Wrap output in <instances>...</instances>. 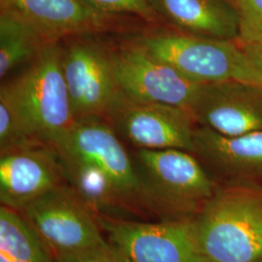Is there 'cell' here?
Masks as SVG:
<instances>
[{
  "mask_svg": "<svg viewBox=\"0 0 262 262\" xmlns=\"http://www.w3.org/2000/svg\"><path fill=\"white\" fill-rule=\"evenodd\" d=\"M198 247L210 262L262 258V188L217 186L193 219Z\"/></svg>",
  "mask_w": 262,
  "mask_h": 262,
  "instance_id": "cell-1",
  "label": "cell"
},
{
  "mask_svg": "<svg viewBox=\"0 0 262 262\" xmlns=\"http://www.w3.org/2000/svg\"><path fill=\"white\" fill-rule=\"evenodd\" d=\"M57 43H49L20 75L3 84L34 145L49 146L75 122Z\"/></svg>",
  "mask_w": 262,
  "mask_h": 262,
  "instance_id": "cell-2",
  "label": "cell"
},
{
  "mask_svg": "<svg viewBox=\"0 0 262 262\" xmlns=\"http://www.w3.org/2000/svg\"><path fill=\"white\" fill-rule=\"evenodd\" d=\"M136 160L155 209L175 220L193 219L219 186L204 164L188 150L138 149Z\"/></svg>",
  "mask_w": 262,
  "mask_h": 262,
  "instance_id": "cell-3",
  "label": "cell"
},
{
  "mask_svg": "<svg viewBox=\"0 0 262 262\" xmlns=\"http://www.w3.org/2000/svg\"><path fill=\"white\" fill-rule=\"evenodd\" d=\"M137 42L196 84L238 80L260 85L235 40L197 37L171 29L152 32Z\"/></svg>",
  "mask_w": 262,
  "mask_h": 262,
  "instance_id": "cell-4",
  "label": "cell"
},
{
  "mask_svg": "<svg viewBox=\"0 0 262 262\" xmlns=\"http://www.w3.org/2000/svg\"><path fill=\"white\" fill-rule=\"evenodd\" d=\"M49 146L57 154L84 160L102 170L128 210H156L120 136L101 117L76 120Z\"/></svg>",
  "mask_w": 262,
  "mask_h": 262,
  "instance_id": "cell-5",
  "label": "cell"
},
{
  "mask_svg": "<svg viewBox=\"0 0 262 262\" xmlns=\"http://www.w3.org/2000/svg\"><path fill=\"white\" fill-rule=\"evenodd\" d=\"M19 212L53 256L75 253L104 241L96 215L69 186L51 189Z\"/></svg>",
  "mask_w": 262,
  "mask_h": 262,
  "instance_id": "cell-6",
  "label": "cell"
},
{
  "mask_svg": "<svg viewBox=\"0 0 262 262\" xmlns=\"http://www.w3.org/2000/svg\"><path fill=\"white\" fill-rule=\"evenodd\" d=\"M107 117L120 138L137 149L194 150L197 124L186 108L135 101L120 94Z\"/></svg>",
  "mask_w": 262,
  "mask_h": 262,
  "instance_id": "cell-7",
  "label": "cell"
},
{
  "mask_svg": "<svg viewBox=\"0 0 262 262\" xmlns=\"http://www.w3.org/2000/svg\"><path fill=\"white\" fill-rule=\"evenodd\" d=\"M61 66L75 121L107 116L121 94L115 54L92 39H74L61 49Z\"/></svg>",
  "mask_w": 262,
  "mask_h": 262,
  "instance_id": "cell-8",
  "label": "cell"
},
{
  "mask_svg": "<svg viewBox=\"0 0 262 262\" xmlns=\"http://www.w3.org/2000/svg\"><path fill=\"white\" fill-rule=\"evenodd\" d=\"M97 221L130 262H210L198 247L191 219L136 223L99 216Z\"/></svg>",
  "mask_w": 262,
  "mask_h": 262,
  "instance_id": "cell-9",
  "label": "cell"
},
{
  "mask_svg": "<svg viewBox=\"0 0 262 262\" xmlns=\"http://www.w3.org/2000/svg\"><path fill=\"white\" fill-rule=\"evenodd\" d=\"M115 57L120 92L135 101L187 109L200 85L152 55L137 41L122 48Z\"/></svg>",
  "mask_w": 262,
  "mask_h": 262,
  "instance_id": "cell-10",
  "label": "cell"
},
{
  "mask_svg": "<svg viewBox=\"0 0 262 262\" xmlns=\"http://www.w3.org/2000/svg\"><path fill=\"white\" fill-rule=\"evenodd\" d=\"M187 110L197 125L225 136L262 132V86L238 80L200 84Z\"/></svg>",
  "mask_w": 262,
  "mask_h": 262,
  "instance_id": "cell-11",
  "label": "cell"
},
{
  "mask_svg": "<svg viewBox=\"0 0 262 262\" xmlns=\"http://www.w3.org/2000/svg\"><path fill=\"white\" fill-rule=\"evenodd\" d=\"M193 154L219 186L262 188V132L225 136L197 125Z\"/></svg>",
  "mask_w": 262,
  "mask_h": 262,
  "instance_id": "cell-12",
  "label": "cell"
},
{
  "mask_svg": "<svg viewBox=\"0 0 262 262\" xmlns=\"http://www.w3.org/2000/svg\"><path fill=\"white\" fill-rule=\"evenodd\" d=\"M63 178L56 151L50 146L35 145L1 154L0 199L3 206L19 212Z\"/></svg>",
  "mask_w": 262,
  "mask_h": 262,
  "instance_id": "cell-13",
  "label": "cell"
},
{
  "mask_svg": "<svg viewBox=\"0 0 262 262\" xmlns=\"http://www.w3.org/2000/svg\"><path fill=\"white\" fill-rule=\"evenodd\" d=\"M0 9L24 19L48 43L98 32L117 17L95 9L85 0H0Z\"/></svg>",
  "mask_w": 262,
  "mask_h": 262,
  "instance_id": "cell-14",
  "label": "cell"
},
{
  "mask_svg": "<svg viewBox=\"0 0 262 262\" xmlns=\"http://www.w3.org/2000/svg\"><path fill=\"white\" fill-rule=\"evenodd\" d=\"M158 19L197 37L237 40L235 12L225 0H149Z\"/></svg>",
  "mask_w": 262,
  "mask_h": 262,
  "instance_id": "cell-15",
  "label": "cell"
},
{
  "mask_svg": "<svg viewBox=\"0 0 262 262\" xmlns=\"http://www.w3.org/2000/svg\"><path fill=\"white\" fill-rule=\"evenodd\" d=\"M56 154L63 178L94 215L107 216L109 213L128 210L102 170L84 160Z\"/></svg>",
  "mask_w": 262,
  "mask_h": 262,
  "instance_id": "cell-16",
  "label": "cell"
},
{
  "mask_svg": "<svg viewBox=\"0 0 262 262\" xmlns=\"http://www.w3.org/2000/svg\"><path fill=\"white\" fill-rule=\"evenodd\" d=\"M0 262H54L26 217L3 205L0 209Z\"/></svg>",
  "mask_w": 262,
  "mask_h": 262,
  "instance_id": "cell-17",
  "label": "cell"
},
{
  "mask_svg": "<svg viewBox=\"0 0 262 262\" xmlns=\"http://www.w3.org/2000/svg\"><path fill=\"white\" fill-rule=\"evenodd\" d=\"M47 41L24 19L0 9V78L32 61Z\"/></svg>",
  "mask_w": 262,
  "mask_h": 262,
  "instance_id": "cell-18",
  "label": "cell"
},
{
  "mask_svg": "<svg viewBox=\"0 0 262 262\" xmlns=\"http://www.w3.org/2000/svg\"><path fill=\"white\" fill-rule=\"evenodd\" d=\"M35 146L29 140L12 98L2 84L0 86V150L1 154Z\"/></svg>",
  "mask_w": 262,
  "mask_h": 262,
  "instance_id": "cell-19",
  "label": "cell"
},
{
  "mask_svg": "<svg viewBox=\"0 0 262 262\" xmlns=\"http://www.w3.org/2000/svg\"><path fill=\"white\" fill-rule=\"evenodd\" d=\"M233 9L240 45L262 43V0H225Z\"/></svg>",
  "mask_w": 262,
  "mask_h": 262,
  "instance_id": "cell-20",
  "label": "cell"
},
{
  "mask_svg": "<svg viewBox=\"0 0 262 262\" xmlns=\"http://www.w3.org/2000/svg\"><path fill=\"white\" fill-rule=\"evenodd\" d=\"M95 9L112 16L130 15L154 23L159 20L149 0H85Z\"/></svg>",
  "mask_w": 262,
  "mask_h": 262,
  "instance_id": "cell-21",
  "label": "cell"
},
{
  "mask_svg": "<svg viewBox=\"0 0 262 262\" xmlns=\"http://www.w3.org/2000/svg\"><path fill=\"white\" fill-rule=\"evenodd\" d=\"M53 258L54 262H130L118 247L105 240L75 253L55 255Z\"/></svg>",
  "mask_w": 262,
  "mask_h": 262,
  "instance_id": "cell-22",
  "label": "cell"
},
{
  "mask_svg": "<svg viewBox=\"0 0 262 262\" xmlns=\"http://www.w3.org/2000/svg\"><path fill=\"white\" fill-rule=\"evenodd\" d=\"M245 56H247L251 66L255 71L259 80V84L262 86V43L241 45Z\"/></svg>",
  "mask_w": 262,
  "mask_h": 262,
  "instance_id": "cell-23",
  "label": "cell"
},
{
  "mask_svg": "<svg viewBox=\"0 0 262 262\" xmlns=\"http://www.w3.org/2000/svg\"><path fill=\"white\" fill-rule=\"evenodd\" d=\"M254 262H262V258H261V259H258V260H256V261H254Z\"/></svg>",
  "mask_w": 262,
  "mask_h": 262,
  "instance_id": "cell-24",
  "label": "cell"
}]
</instances>
